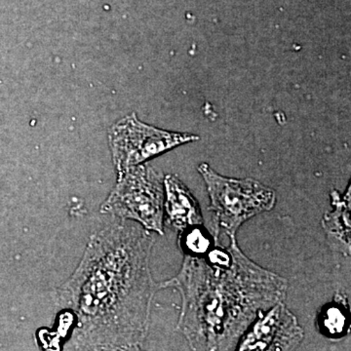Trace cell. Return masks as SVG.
<instances>
[{"instance_id": "cell-9", "label": "cell", "mask_w": 351, "mask_h": 351, "mask_svg": "<svg viewBox=\"0 0 351 351\" xmlns=\"http://www.w3.org/2000/svg\"><path fill=\"white\" fill-rule=\"evenodd\" d=\"M346 307L345 302H339V300L336 299L334 304L323 311L319 319L323 334L332 338L341 336L345 332L348 320V311Z\"/></svg>"}, {"instance_id": "cell-4", "label": "cell", "mask_w": 351, "mask_h": 351, "mask_svg": "<svg viewBox=\"0 0 351 351\" xmlns=\"http://www.w3.org/2000/svg\"><path fill=\"white\" fill-rule=\"evenodd\" d=\"M164 200L160 176L149 166L138 164L119 175V182L101 205V212L131 219L162 235Z\"/></svg>"}, {"instance_id": "cell-2", "label": "cell", "mask_w": 351, "mask_h": 351, "mask_svg": "<svg viewBox=\"0 0 351 351\" xmlns=\"http://www.w3.org/2000/svg\"><path fill=\"white\" fill-rule=\"evenodd\" d=\"M230 239L228 263L186 254L179 274L160 284L181 295L178 327L193 350H234L258 316L285 300L287 280L254 263Z\"/></svg>"}, {"instance_id": "cell-10", "label": "cell", "mask_w": 351, "mask_h": 351, "mask_svg": "<svg viewBox=\"0 0 351 351\" xmlns=\"http://www.w3.org/2000/svg\"><path fill=\"white\" fill-rule=\"evenodd\" d=\"M202 226L193 228L188 232L180 234V245L182 252L188 255L196 254H205L209 251L211 241L208 239L206 233L201 230Z\"/></svg>"}, {"instance_id": "cell-8", "label": "cell", "mask_w": 351, "mask_h": 351, "mask_svg": "<svg viewBox=\"0 0 351 351\" xmlns=\"http://www.w3.org/2000/svg\"><path fill=\"white\" fill-rule=\"evenodd\" d=\"M331 202L334 209L323 218L322 226L327 239L335 251L343 255H350V189L343 197L337 191L331 193Z\"/></svg>"}, {"instance_id": "cell-1", "label": "cell", "mask_w": 351, "mask_h": 351, "mask_svg": "<svg viewBox=\"0 0 351 351\" xmlns=\"http://www.w3.org/2000/svg\"><path fill=\"white\" fill-rule=\"evenodd\" d=\"M154 244L149 230L125 219L92 235L77 269L57 290L58 304L76 319L73 350H140L161 289L149 269Z\"/></svg>"}, {"instance_id": "cell-6", "label": "cell", "mask_w": 351, "mask_h": 351, "mask_svg": "<svg viewBox=\"0 0 351 351\" xmlns=\"http://www.w3.org/2000/svg\"><path fill=\"white\" fill-rule=\"evenodd\" d=\"M240 339L239 350H291L302 343L304 331L283 302L258 316Z\"/></svg>"}, {"instance_id": "cell-7", "label": "cell", "mask_w": 351, "mask_h": 351, "mask_svg": "<svg viewBox=\"0 0 351 351\" xmlns=\"http://www.w3.org/2000/svg\"><path fill=\"white\" fill-rule=\"evenodd\" d=\"M167 223L180 234L203 226L199 205L191 191L177 177L166 176L163 181Z\"/></svg>"}, {"instance_id": "cell-5", "label": "cell", "mask_w": 351, "mask_h": 351, "mask_svg": "<svg viewBox=\"0 0 351 351\" xmlns=\"http://www.w3.org/2000/svg\"><path fill=\"white\" fill-rule=\"evenodd\" d=\"M113 163L119 175L163 152L199 137L193 134L161 130L143 123L135 113L112 126L110 135Z\"/></svg>"}, {"instance_id": "cell-3", "label": "cell", "mask_w": 351, "mask_h": 351, "mask_svg": "<svg viewBox=\"0 0 351 351\" xmlns=\"http://www.w3.org/2000/svg\"><path fill=\"white\" fill-rule=\"evenodd\" d=\"M198 171L209 195V211L213 214L212 228L215 241L219 243V232L235 239L237 230L245 221L276 205L274 189L254 179H232L219 175L206 163L200 164Z\"/></svg>"}]
</instances>
